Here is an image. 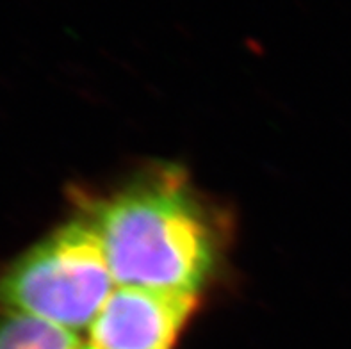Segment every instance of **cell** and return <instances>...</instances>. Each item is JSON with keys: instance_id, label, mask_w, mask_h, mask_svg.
<instances>
[{"instance_id": "1", "label": "cell", "mask_w": 351, "mask_h": 349, "mask_svg": "<svg viewBox=\"0 0 351 349\" xmlns=\"http://www.w3.org/2000/svg\"><path fill=\"white\" fill-rule=\"evenodd\" d=\"M118 287L198 292L216 264V241L177 171L132 184L88 219Z\"/></svg>"}, {"instance_id": "4", "label": "cell", "mask_w": 351, "mask_h": 349, "mask_svg": "<svg viewBox=\"0 0 351 349\" xmlns=\"http://www.w3.org/2000/svg\"><path fill=\"white\" fill-rule=\"evenodd\" d=\"M75 332L34 315L0 309V349H77Z\"/></svg>"}, {"instance_id": "2", "label": "cell", "mask_w": 351, "mask_h": 349, "mask_svg": "<svg viewBox=\"0 0 351 349\" xmlns=\"http://www.w3.org/2000/svg\"><path fill=\"white\" fill-rule=\"evenodd\" d=\"M112 274L89 221H71L0 273V309L34 315L79 332L109 300Z\"/></svg>"}, {"instance_id": "3", "label": "cell", "mask_w": 351, "mask_h": 349, "mask_svg": "<svg viewBox=\"0 0 351 349\" xmlns=\"http://www.w3.org/2000/svg\"><path fill=\"white\" fill-rule=\"evenodd\" d=\"M198 292L116 287L88 330L97 349H171Z\"/></svg>"}, {"instance_id": "5", "label": "cell", "mask_w": 351, "mask_h": 349, "mask_svg": "<svg viewBox=\"0 0 351 349\" xmlns=\"http://www.w3.org/2000/svg\"><path fill=\"white\" fill-rule=\"evenodd\" d=\"M77 349H97V348H95L93 344H89V342H84V341H82V344H80L79 348H77Z\"/></svg>"}]
</instances>
